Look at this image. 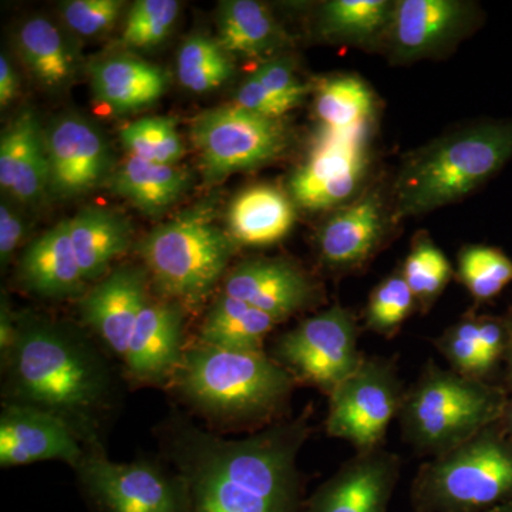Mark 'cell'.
Listing matches in <instances>:
<instances>
[{"mask_svg": "<svg viewBox=\"0 0 512 512\" xmlns=\"http://www.w3.org/2000/svg\"><path fill=\"white\" fill-rule=\"evenodd\" d=\"M25 237V225L8 201L0 204V261L5 266Z\"/></svg>", "mask_w": 512, "mask_h": 512, "instance_id": "43", "label": "cell"}, {"mask_svg": "<svg viewBox=\"0 0 512 512\" xmlns=\"http://www.w3.org/2000/svg\"><path fill=\"white\" fill-rule=\"evenodd\" d=\"M16 92H18V77L8 56L2 55L0 56V106L3 109L12 103Z\"/></svg>", "mask_w": 512, "mask_h": 512, "instance_id": "45", "label": "cell"}, {"mask_svg": "<svg viewBox=\"0 0 512 512\" xmlns=\"http://www.w3.org/2000/svg\"><path fill=\"white\" fill-rule=\"evenodd\" d=\"M50 190L60 197L92 191L110 167L106 140L92 123L70 114L55 121L45 133Z\"/></svg>", "mask_w": 512, "mask_h": 512, "instance_id": "17", "label": "cell"}, {"mask_svg": "<svg viewBox=\"0 0 512 512\" xmlns=\"http://www.w3.org/2000/svg\"><path fill=\"white\" fill-rule=\"evenodd\" d=\"M235 104L251 113L258 114V116L278 120L298 107L291 100L284 99L266 89L264 84L259 83L254 76L249 77L247 82L239 87Z\"/></svg>", "mask_w": 512, "mask_h": 512, "instance_id": "41", "label": "cell"}, {"mask_svg": "<svg viewBox=\"0 0 512 512\" xmlns=\"http://www.w3.org/2000/svg\"><path fill=\"white\" fill-rule=\"evenodd\" d=\"M148 281L146 268L123 265L100 279L80 302L84 323L114 355L123 359L138 316L150 302Z\"/></svg>", "mask_w": 512, "mask_h": 512, "instance_id": "19", "label": "cell"}, {"mask_svg": "<svg viewBox=\"0 0 512 512\" xmlns=\"http://www.w3.org/2000/svg\"><path fill=\"white\" fill-rule=\"evenodd\" d=\"M123 6L120 0H72L63 3L62 16L74 33L92 37L113 28Z\"/></svg>", "mask_w": 512, "mask_h": 512, "instance_id": "39", "label": "cell"}, {"mask_svg": "<svg viewBox=\"0 0 512 512\" xmlns=\"http://www.w3.org/2000/svg\"><path fill=\"white\" fill-rule=\"evenodd\" d=\"M18 45L26 66L43 86L62 89L72 80L76 62L55 23L45 18L26 20L19 30Z\"/></svg>", "mask_w": 512, "mask_h": 512, "instance_id": "31", "label": "cell"}, {"mask_svg": "<svg viewBox=\"0 0 512 512\" xmlns=\"http://www.w3.org/2000/svg\"><path fill=\"white\" fill-rule=\"evenodd\" d=\"M404 396L396 360L365 356L355 372L330 394L326 433L348 441L359 454L379 450L390 424L399 419Z\"/></svg>", "mask_w": 512, "mask_h": 512, "instance_id": "9", "label": "cell"}, {"mask_svg": "<svg viewBox=\"0 0 512 512\" xmlns=\"http://www.w3.org/2000/svg\"><path fill=\"white\" fill-rule=\"evenodd\" d=\"M311 414L305 410L237 440L181 417L171 420L165 450L187 512H302L305 485L298 458L311 436Z\"/></svg>", "mask_w": 512, "mask_h": 512, "instance_id": "1", "label": "cell"}, {"mask_svg": "<svg viewBox=\"0 0 512 512\" xmlns=\"http://www.w3.org/2000/svg\"><path fill=\"white\" fill-rule=\"evenodd\" d=\"M433 343L454 372L480 380L490 377L481 355L477 315L463 316L448 326Z\"/></svg>", "mask_w": 512, "mask_h": 512, "instance_id": "37", "label": "cell"}, {"mask_svg": "<svg viewBox=\"0 0 512 512\" xmlns=\"http://www.w3.org/2000/svg\"><path fill=\"white\" fill-rule=\"evenodd\" d=\"M512 500V444L500 423L430 458L412 483L416 512H488Z\"/></svg>", "mask_w": 512, "mask_h": 512, "instance_id": "6", "label": "cell"}, {"mask_svg": "<svg viewBox=\"0 0 512 512\" xmlns=\"http://www.w3.org/2000/svg\"><path fill=\"white\" fill-rule=\"evenodd\" d=\"M512 157V121H481L443 134L407 156L394 184L393 220L463 200Z\"/></svg>", "mask_w": 512, "mask_h": 512, "instance_id": "4", "label": "cell"}, {"mask_svg": "<svg viewBox=\"0 0 512 512\" xmlns=\"http://www.w3.org/2000/svg\"><path fill=\"white\" fill-rule=\"evenodd\" d=\"M498 423H500L501 429H503L505 436H507V439L510 440L512 444V396H510L503 417H501Z\"/></svg>", "mask_w": 512, "mask_h": 512, "instance_id": "47", "label": "cell"}, {"mask_svg": "<svg viewBox=\"0 0 512 512\" xmlns=\"http://www.w3.org/2000/svg\"><path fill=\"white\" fill-rule=\"evenodd\" d=\"M419 308L400 269L382 279L370 293L365 309V329L384 339H393Z\"/></svg>", "mask_w": 512, "mask_h": 512, "instance_id": "35", "label": "cell"}, {"mask_svg": "<svg viewBox=\"0 0 512 512\" xmlns=\"http://www.w3.org/2000/svg\"><path fill=\"white\" fill-rule=\"evenodd\" d=\"M296 221L293 202L272 185L242 191L228 210V234L235 244L265 248L288 237Z\"/></svg>", "mask_w": 512, "mask_h": 512, "instance_id": "23", "label": "cell"}, {"mask_svg": "<svg viewBox=\"0 0 512 512\" xmlns=\"http://www.w3.org/2000/svg\"><path fill=\"white\" fill-rule=\"evenodd\" d=\"M18 320L13 312L10 311L9 303L2 302V311H0V352L2 359H5L15 343L18 335Z\"/></svg>", "mask_w": 512, "mask_h": 512, "instance_id": "44", "label": "cell"}, {"mask_svg": "<svg viewBox=\"0 0 512 512\" xmlns=\"http://www.w3.org/2000/svg\"><path fill=\"white\" fill-rule=\"evenodd\" d=\"M173 380L202 416L256 429L285 419L296 384L265 352H237L204 343L185 348Z\"/></svg>", "mask_w": 512, "mask_h": 512, "instance_id": "3", "label": "cell"}, {"mask_svg": "<svg viewBox=\"0 0 512 512\" xmlns=\"http://www.w3.org/2000/svg\"><path fill=\"white\" fill-rule=\"evenodd\" d=\"M191 174L177 164L150 163L128 156L111 180V190L138 210L157 215L188 191Z\"/></svg>", "mask_w": 512, "mask_h": 512, "instance_id": "26", "label": "cell"}, {"mask_svg": "<svg viewBox=\"0 0 512 512\" xmlns=\"http://www.w3.org/2000/svg\"><path fill=\"white\" fill-rule=\"evenodd\" d=\"M235 242L210 211H190L160 225L141 242L148 276L158 293L183 308H198L218 285Z\"/></svg>", "mask_w": 512, "mask_h": 512, "instance_id": "7", "label": "cell"}, {"mask_svg": "<svg viewBox=\"0 0 512 512\" xmlns=\"http://www.w3.org/2000/svg\"><path fill=\"white\" fill-rule=\"evenodd\" d=\"M0 185L25 204H35L50 188L45 134L30 110L13 121L0 141Z\"/></svg>", "mask_w": 512, "mask_h": 512, "instance_id": "21", "label": "cell"}, {"mask_svg": "<svg viewBox=\"0 0 512 512\" xmlns=\"http://www.w3.org/2000/svg\"><path fill=\"white\" fill-rule=\"evenodd\" d=\"M369 131L320 127L308 160L289 181L293 201L305 210L325 211L356 200L369 170Z\"/></svg>", "mask_w": 512, "mask_h": 512, "instance_id": "11", "label": "cell"}, {"mask_svg": "<svg viewBox=\"0 0 512 512\" xmlns=\"http://www.w3.org/2000/svg\"><path fill=\"white\" fill-rule=\"evenodd\" d=\"M76 470L99 512H187L177 476L156 464L114 463L96 446L87 448Z\"/></svg>", "mask_w": 512, "mask_h": 512, "instance_id": "12", "label": "cell"}, {"mask_svg": "<svg viewBox=\"0 0 512 512\" xmlns=\"http://www.w3.org/2000/svg\"><path fill=\"white\" fill-rule=\"evenodd\" d=\"M387 212L377 191H367L340 207L320 227L316 248L322 264L335 272H352L376 255L383 245Z\"/></svg>", "mask_w": 512, "mask_h": 512, "instance_id": "18", "label": "cell"}, {"mask_svg": "<svg viewBox=\"0 0 512 512\" xmlns=\"http://www.w3.org/2000/svg\"><path fill=\"white\" fill-rule=\"evenodd\" d=\"M82 437L55 414L6 403L0 416V466L62 460L76 468L86 456Z\"/></svg>", "mask_w": 512, "mask_h": 512, "instance_id": "16", "label": "cell"}, {"mask_svg": "<svg viewBox=\"0 0 512 512\" xmlns=\"http://www.w3.org/2000/svg\"><path fill=\"white\" fill-rule=\"evenodd\" d=\"M191 140L205 180L255 170L281 157L289 143L282 120L268 119L237 104L205 111L194 120Z\"/></svg>", "mask_w": 512, "mask_h": 512, "instance_id": "10", "label": "cell"}, {"mask_svg": "<svg viewBox=\"0 0 512 512\" xmlns=\"http://www.w3.org/2000/svg\"><path fill=\"white\" fill-rule=\"evenodd\" d=\"M393 10L389 0H330L320 8L318 30L329 42L372 49L386 42Z\"/></svg>", "mask_w": 512, "mask_h": 512, "instance_id": "29", "label": "cell"}, {"mask_svg": "<svg viewBox=\"0 0 512 512\" xmlns=\"http://www.w3.org/2000/svg\"><path fill=\"white\" fill-rule=\"evenodd\" d=\"M413 512H416V511H413Z\"/></svg>", "mask_w": 512, "mask_h": 512, "instance_id": "49", "label": "cell"}, {"mask_svg": "<svg viewBox=\"0 0 512 512\" xmlns=\"http://www.w3.org/2000/svg\"><path fill=\"white\" fill-rule=\"evenodd\" d=\"M477 8L464 0H399L386 46L390 62L409 64L450 52L474 29Z\"/></svg>", "mask_w": 512, "mask_h": 512, "instance_id": "13", "label": "cell"}, {"mask_svg": "<svg viewBox=\"0 0 512 512\" xmlns=\"http://www.w3.org/2000/svg\"><path fill=\"white\" fill-rule=\"evenodd\" d=\"M19 275L30 292L45 298H72L86 288L74 254L69 220L35 239L20 259Z\"/></svg>", "mask_w": 512, "mask_h": 512, "instance_id": "22", "label": "cell"}, {"mask_svg": "<svg viewBox=\"0 0 512 512\" xmlns=\"http://www.w3.org/2000/svg\"><path fill=\"white\" fill-rule=\"evenodd\" d=\"M220 45L228 55L261 57L272 55L286 43L284 30L262 3L228 0L218 13Z\"/></svg>", "mask_w": 512, "mask_h": 512, "instance_id": "28", "label": "cell"}, {"mask_svg": "<svg viewBox=\"0 0 512 512\" xmlns=\"http://www.w3.org/2000/svg\"><path fill=\"white\" fill-rule=\"evenodd\" d=\"M259 83L264 84L272 93L291 100L296 106L311 93V86L302 83L293 70L292 63L285 59L269 60L259 66L252 74Z\"/></svg>", "mask_w": 512, "mask_h": 512, "instance_id": "40", "label": "cell"}, {"mask_svg": "<svg viewBox=\"0 0 512 512\" xmlns=\"http://www.w3.org/2000/svg\"><path fill=\"white\" fill-rule=\"evenodd\" d=\"M90 73L97 99L119 113L154 103L168 86L160 67L136 57H111L94 64Z\"/></svg>", "mask_w": 512, "mask_h": 512, "instance_id": "25", "label": "cell"}, {"mask_svg": "<svg viewBox=\"0 0 512 512\" xmlns=\"http://www.w3.org/2000/svg\"><path fill=\"white\" fill-rule=\"evenodd\" d=\"M402 460L379 448L356 453L305 501L302 512H389Z\"/></svg>", "mask_w": 512, "mask_h": 512, "instance_id": "15", "label": "cell"}, {"mask_svg": "<svg viewBox=\"0 0 512 512\" xmlns=\"http://www.w3.org/2000/svg\"><path fill=\"white\" fill-rule=\"evenodd\" d=\"M457 278L478 302H487L512 282V259L488 245H466L457 256Z\"/></svg>", "mask_w": 512, "mask_h": 512, "instance_id": "33", "label": "cell"}, {"mask_svg": "<svg viewBox=\"0 0 512 512\" xmlns=\"http://www.w3.org/2000/svg\"><path fill=\"white\" fill-rule=\"evenodd\" d=\"M279 325L268 313L222 292L205 316L200 343L237 352H265V339Z\"/></svg>", "mask_w": 512, "mask_h": 512, "instance_id": "27", "label": "cell"}, {"mask_svg": "<svg viewBox=\"0 0 512 512\" xmlns=\"http://www.w3.org/2000/svg\"><path fill=\"white\" fill-rule=\"evenodd\" d=\"M180 15L175 0H138L128 13L121 42L130 47H153L170 35Z\"/></svg>", "mask_w": 512, "mask_h": 512, "instance_id": "38", "label": "cell"}, {"mask_svg": "<svg viewBox=\"0 0 512 512\" xmlns=\"http://www.w3.org/2000/svg\"><path fill=\"white\" fill-rule=\"evenodd\" d=\"M184 308L148 302L138 316L124 357L128 375L141 383L173 380L184 355Z\"/></svg>", "mask_w": 512, "mask_h": 512, "instance_id": "20", "label": "cell"}, {"mask_svg": "<svg viewBox=\"0 0 512 512\" xmlns=\"http://www.w3.org/2000/svg\"><path fill=\"white\" fill-rule=\"evenodd\" d=\"M508 400L504 384L463 376L430 360L406 390L399 414L403 439L420 456H441L498 423Z\"/></svg>", "mask_w": 512, "mask_h": 512, "instance_id": "5", "label": "cell"}, {"mask_svg": "<svg viewBox=\"0 0 512 512\" xmlns=\"http://www.w3.org/2000/svg\"><path fill=\"white\" fill-rule=\"evenodd\" d=\"M69 225L74 254L86 282L103 279L111 264L130 248L133 232L116 212L86 207L69 220Z\"/></svg>", "mask_w": 512, "mask_h": 512, "instance_id": "24", "label": "cell"}, {"mask_svg": "<svg viewBox=\"0 0 512 512\" xmlns=\"http://www.w3.org/2000/svg\"><path fill=\"white\" fill-rule=\"evenodd\" d=\"M177 73L185 89L207 93L227 82L232 74V63L220 42L197 35L185 40L181 47Z\"/></svg>", "mask_w": 512, "mask_h": 512, "instance_id": "34", "label": "cell"}, {"mask_svg": "<svg viewBox=\"0 0 512 512\" xmlns=\"http://www.w3.org/2000/svg\"><path fill=\"white\" fill-rule=\"evenodd\" d=\"M400 272L413 292L420 311L426 313L450 284L453 266L430 235L419 232L413 239Z\"/></svg>", "mask_w": 512, "mask_h": 512, "instance_id": "32", "label": "cell"}, {"mask_svg": "<svg viewBox=\"0 0 512 512\" xmlns=\"http://www.w3.org/2000/svg\"><path fill=\"white\" fill-rule=\"evenodd\" d=\"M505 322H507V349H505L503 362L505 366L504 387L507 389L508 394L512 396V309L508 316H505Z\"/></svg>", "mask_w": 512, "mask_h": 512, "instance_id": "46", "label": "cell"}, {"mask_svg": "<svg viewBox=\"0 0 512 512\" xmlns=\"http://www.w3.org/2000/svg\"><path fill=\"white\" fill-rule=\"evenodd\" d=\"M478 336H480L481 355L488 376L504 362L507 349V322L497 316H478Z\"/></svg>", "mask_w": 512, "mask_h": 512, "instance_id": "42", "label": "cell"}, {"mask_svg": "<svg viewBox=\"0 0 512 512\" xmlns=\"http://www.w3.org/2000/svg\"><path fill=\"white\" fill-rule=\"evenodd\" d=\"M128 156L150 163L177 164L184 157V144L173 119L144 117L128 124L120 133Z\"/></svg>", "mask_w": 512, "mask_h": 512, "instance_id": "36", "label": "cell"}, {"mask_svg": "<svg viewBox=\"0 0 512 512\" xmlns=\"http://www.w3.org/2000/svg\"><path fill=\"white\" fill-rule=\"evenodd\" d=\"M359 333L353 312L333 305L279 336L271 357L296 384L315 387L329 397L365 359Z\"/></svg>", "mask_w": 512, "mask_h": 512, "instance_id": "8", "label": "cell"}, {"mask_svg": "<svg viewBox=\"0 0 512 512\" xmlns=\"http://www.w3.org/2000/svg\"><path fill=\"white\" fill-rule=\"evenodd\" d=\"M224 293L268 313L278 323L309 311L323 299L318 282L282 258L241 262L225 276Z\"/></svg>", "mask_w": 512, "mask_h": 512, "instance_id": "14", "label": "cell"}, {"mask_svg": "<svg viewBox=\"0 0 512 512\" xmlns=\"http://www.w3.org/2000/svg\"><path fill=\"white\" fill-rule=\"evenodd\" d=\"M315 109L326 130L367 131L375 117V94L365 80L353 74L330 77L316 90Z\"/></svg>", "mask_w": 512, "mask_h": 512, "instance_id": "30", "label": "cell"}, {"mask_svg": "<svg viewBox=\"0 0 512 512\" xmlns=\"http://www.w3.org/2000/svg\"><path fill=\"white\" fill-rule=\"evenodd\" d=\"M488 512H512V500L507 501V503L498 505V507H495L493 510Z\"/></svg>", "mask_w": 512, "mask_h": 512, "instance_id": "48", "label": "cell"}, {"mask_svg": "<svg viewBox=\"0 0 512 512\" xmlns=\"http://www.w3.org/2000/svg\"><path fill=\"white\" fill-rule=\"evenodd\" d=\"M6 403L36 407L69 423L99 446V417L109 407L110 370L99 352L62 323L22 316L5 359Z\"/></svg>", "mask_w": 512, "mask_h": 512, "instance_id": "2", "label": "cell"}]
</instances>
